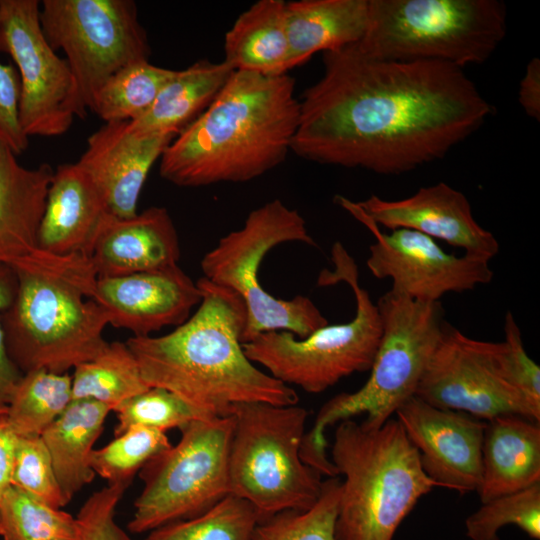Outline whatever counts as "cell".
Returning a JSON list of instances; mask_svg holds the SVG:
<instances>
[{
	"label": "cell",
	"mask_w": 540,
	"mask_h": 540,
	"mask_svg": "<svg viewBox=\"0 0 540 540\" xmlns=\"http://www.w3.org/2000/svg\"><path fill=\"white\" fill-rule=\"evenodd\" d=\"M17 437L6 414L0 416V502L11 487Z\"/></svg>",
	"instance_id": "43"
},
{
	"label": "cell",
	"mask_w": 540,
	"mask_h": 540,
	"mask_svg": "<svg viewBox=\"0 0 540 540\" xmlns=\"http://www.w3.org/2000/svg\"><path fill=\"white\" fill-rule=\"evenodd\" d=\"M284 0H259L242 12L224 38V60L234 71L287 73L289 43Z\"/></svg>",
	"instance_id": "27"
},
{
	"label": "cell",
	"mask_w": 540,
	"mask_h": 540,
	"mask_svg": "<svg viewBox=\"0 0 540 540\" xmlns=\"http://www.w3.org/2000/svg\"><path fill=\"white\" fill-rule=\"evenodd\" d=\"M504 340L498 342V360L505 380L535 409L540 410V367L524 347L520 328L512 314L504 317Z\"/></svg>",
	"instance_id": "38"
},
{
	"label": "cell",
	"mask_w": 540,
	"mask_h": 540,
	"mask_svg": "<svg viewBox=\"0 0 540 540\" xmlns=\"http://www.w3.org/2000/svg\"><path fill=\"white\" fill-rule=\"evenodd\" d=\"M4 540H78L76 517L11 486L0 502Z\"/></svg>",
	"instance_id": "32"
},
{
	"label": "cell",
	"mask_w": 540,
	"mask_h": 540,
	"mask_svg": "<svg viewBox=\"0 0 540 540\" xmlns=\"http://www.w3.org/2000/svg\"><path fill=\"white\" fill-rule=\"evenodd\" d=\"M0 51L19 71V123L24 134L55 137L84 118L72 71L46 40L37 0H0Z\"/></svg>",
	"instance_id": "13"
},
{
	"label": "cell",
	"mask_w": 540,
	"mask_h": 540,
	"mask_svg": "<svg viewBox=\"0 0 540 540\" xmlns=\"http://www.w3.org/2000/svg\"><path fill=\"white\" fill-rule=\"evenodd\" d=\"M149 388L128 345L120 341L76 366L72 376V400H95L112 411Z\"/></svg>",
	"instance_id": "28"
},
{
	"label": "cell",
	"mask_w": 540,
	"mask_h": 540,
	"mask_svg": "<svg viewBox=\"0 0 540 540\" xmlns=\"http://www.w3.org/2000/svg\"><path fill=\"white\" fill-rule=\"evenodd\" d=\"M335 202L374 236L366 265L378 279H390L394 293L435 303L448 293H462L489 283L493 271L486 259L446 252L431 237L411 229L381 231L357 202L335 196Z\"/></svg>",
	"instance_id": "15"
},
{
	"label": "cell",
	"mask_w": 540,
	"mask_h": 540,
	"mask_svg": "<svg viewBox=\"0 0 540 540\" xmlns=\"http://www.w3.org/2000/svg\"><path fill=\"white\" fill-rule=\"evenodd\" d=\"M72 401V376L37 369L24 373L6 417L17 436H41Z\"/></svg>",
	"instance_id": "30"
},
{
	"label": "cell",
	"mask_w": 540,
	"mask_h": 540,
	"mask_svg": "<svg viewBox=\"0 0 540 540\" xmlns=\"http://www.w3.org/2000/svg\"><path fill=\"white\" fill-rule=\"evenodd\" d=\"M260 520L249 502L229 493L200 515L160 526L144 540H253Z\"/></svg>",
	"instance_id": "31"
},
{
	"label": "cell",
	"mask_w": 540,
	"mask_h": 540,
	"mask_svg": "<svg viewBox=\"0 0 540 540\" xmlns=\"http://www.w3.org/2000/svg\"><path fill=\"white\" fill-rule=\"evenodd\" d=\"M287 242L317 246L302 215L274 199L252 210L241 228L221 237L201 260L203 277L233 291L245 304L242 344L260 333L277 330L301 339L328 324L310 298L297 295L284 300L262 287L258 272L263 258Z\"/></svg>",
	"instance_id": "10"
},
{
	"label": "cell",
	"mask_w": 540,
	"mask_h": 540,
	"mask_svg": "<svg viewBox=\"0 0 540 540\" xmlns=\"http://www.w3.org/2000/svg\"><path fill=\"white\" fill-rule=\"evenodd\" d=\"M333 270H323L318 286L346 283L355 297L352 320L325 325L305 338L288 331H268L242 344L247 358L282 383L321 393L342 378L368 371L381 337L377 304L361 287L355 260L340 242L332 246Z\"/></svg>",
	"instance_id": "8"
},
{
	"label": "cell",
	"mask_w": 540,
	"mask_h": 540,
	"mask_svg": "<svg viewBox=\"0 0 540 540\" xmlns=\"http://www.w3.org/2000/svg\"><path fill=\"white\" fill-rule=\"evenodd\" d=\"M115 412L118 420L114 429L115 436L134 426L163 432L172 428L181 430L196 419L214 417L205 415L176 394L160 387H150L131 397L119 405Z\"/></svg>",
	"instance_id": "36"
},
{
	"label": "cell",
	"mask_w": 540,
	"mask_h": 540,
	"mask_svg": "<svg viewBox=\"0 0 540 540\" xmlns=\"http://www.w3.org/2000/svg\"><path fill=\"white\" fill-rule=\"evenodd\" d=\"M357 46L390 61H437L464 69L487 61L507 32L498 0H368Z\"/></svg>",
	"instance_id": "7"
},
{
	"label": "cell",
	"mask_w": 540,
	"mask_h": 540,
	"mask_svg": "<svg viewBox=\"0 0 540 540\" xmlns=\"http://www.w3.org/2000/svg\"><path fill=\"white\" fill-rule=\"evenodd\" d=\"M0 140V263L12 264L37 248V233L54 170L22 166Z\"/></svg>",
	"instance_id": "23"
},
{
	"label": "cell",
	"mask_w": 540,
	"mask_h": 540,
	"mask_svg": "<svg viewBox=\"0 0 540 540\" xmlns=\"http://www.w3.org/2000/svg\"><path fill=\"white\" fill-rule=\"evenodd\" d=\"M341 480H323L317 501L307 510H285L261 519L253 540H336Z\"/></svg>",
	"instance_id": "33"
},
{
	"label": "cell",
	"mask_w": 540,
	"mask_h": 540,
	"mask_svg": "<svg viewBox=\"0 0 540 540\" xmlns=\"http://www.w3.org/2000/svg\"><path fill=\"white\" fill-rule=\"evenodd\" d=\"M376 304L381 337L368 380L357 391L327 401L301 443L302 460L322 476H338L327 455L325 430L360 414L366 415L362 424L369 428H379L391 419L415 396L445 323L440 302H419L389 290Z\"/></svg>",
	"instance_id": "6"
},
{
	"label": "cell",
	"mask_w": 540,
	"mask_h": 540,
	"mask_svg": "<svg viewBox=\"0 0 540 540\" xmlns=\"http://www.w3.org/2000/svg\"><path fill=\"white\" fill-rule=\"evenodd\" d=\"M368 0H298L286 3L289 70L317 52L359 42L368 24Z\"/></svg>",
	"instance_id": "25"
},
{
	"label": "cell",
	"mask_w": 540,
	"mask_h": 540,
	"mask_svg": "<svg viewBox=\"0 0 540 540\" xmlns=\"http://www.w3.org/2000/svg\"><path fill=\"white\" fill-rule=\"evenodd\" d=\"M537 483H540L539 422L516 414L486 421L477 489L481 503Z\"/></svg>",
	"instance_id": "22"
},
{
	"label": "cell",
	"mask_w": 540,
	"mask_h": 540,
	"mask_svg": "<svg viewBox=\"0 0 540 540\" xmlns=\"http://www.w3.org/2000/svg\"><path fill=\"white\" fill-rule=\"evenodd\" d=\"M233 427L232 414L196 419L180 430L176 445L139 471L144 487L134 502L130 532L146 533L193 518L230 493L228 461Z\"/></svg>",
	"instance_id": "11"
},
{
	"label": "cell",
	"mask_w": 540,
	"mask_h": 540,
	"mask_svg": "<svg viewBox=\"0 0 540 540\" xmlns=\"http://www.w3.org/2000/svg\"><path fill=\"white\" fill-rule=\"evenodd\" d=\"M357 204L379 227L415 230L488 261L499 252L498 240L475 220L467 197L444 182L403 199L372 195Z\"/></svg>",
	"instance_id": "18"
},
{
	"label": "cell",
	"mask_w": 540,
	"mask_h": 540,
	"mask_svg": "<svg viewBox=\"0 0 540 540\" xmlns=\"http://www.w3.org/2000/svg\"><path fill=\"white\" fill-rule=\"evenodd\" d=\"M11 486L61 509L66 504L41 436H18Z\"/></svg>",
	"instance_id": "37"
},
{
	"label": "cell",
	"mask_w": 540,
	"mask_h": 540,
	"mask_svg": "<svg viewBox=\"0 0 540 540\" xmlns=\"http://www.w3.org/2000/svg\"><path fill=\"white\" fill-rule=\"evenodd\" d=\"M518 101L530 118L540 119V60L533 58L527 64L520 81Z\"/></svg>",
	"instance_id": "42"
},
{
	"label": "cell",
	"mask_w": 540,
	"mask_h": 540,
	"mask_svg": "<svg viewBox=\"0 0 540 540\" xmlns=\"http://www.w3.org/2000/svg\"><path fill=\"white\" fill-rule=\"evenodd\" d=\"M415 396L484 421L505 414L540 420V410L505 380L498 342L471 338L446 321Z\"/></svg>",
	"instance_id": "14"
},
{
	"label": "cell",
	"mask_w": 540,
	"mask_h": 540,
	"mask_svg": "<svg viewBox=\"0 0 540 540\" xmlns=\"http://www.w3.org/2000/svg\"><path fill=\"white\" fill-rule=\"evenodd\" d=\"M19 97L20 82L15 68L0 63V140L16 155L29 145L19 123Z\"/></svg>",
	"instance_id": "40"
},
{
	"label": "cell",
	"mask_w": 540,
	"mask_h": 540,
	"mask_svg": "<svg viewBox=\"0 0 540 540\" xmlns=\"http://www.w3.org/2000/svg\"><path fill=\"white\" fill-rule=\"evenodd\" d=\"M16 288L17 278L13 268L0 263V416L6 414L13 392L23 375L9 356L1 322L2 314L13 301Z\"/></svg>",
	"instance_id": "41"
},
{
	"label": "cell",
	"mask_w": 540,
	"mask_h": 540,
	"mask_svg": "<svg viewBox=\"0 0 540 540\" xmlns=\"http://www.w3.org/2000/svg\"><path fill=\"white\" fill-rule=\"evenodd\" d=\"M233 71L225 61L214 63L208 59L176 70L150 108L128 122L129 130L141 137L175 138L210 105Z\"/></svg>",
	"instance_id": "24"
},
{
	"label": "cell",
	"mask_w": 540,
	"mask_h": 540,
	"mask_svg": "<svg viewBox=\"0 0 540 540\" xmlns=\"http://www.w3.org/2000/svg\"><path fill=\"white\" fill-rule=\"evenodd\" d=\"M515 525L535 540L540 538V483L481 503L465 521L470 540H500L499 531Z\"/></svg>",
	"instance_id": "35"
},
{
	"label": "cell",
	"mask_w": 540,
	"mask_h": 540,
	"mask_svg": "<svg viewBox=\"0 0 540 540\" xmlns=\"http://www.w3.org/2000/svg\"><path fill=\"white\" fill-rule=\"evenodd\" d=\"M108 213L96 187L77 163L58 165L37 233V248L53 254H89Z\"/></svg>",
	"instance_id": "21"
},
{
	"label": "cell",
	"mask_w": 540,
	"mask_h": 540,
	"mask_svg": "<svg viewBox=\"0 0 540 540\" xmlns=\"http://www.w3.org/2000/svg\"><path fill=\"white\" fill-rule=\"evenodd\" d=\"M330 460L344 477L336 540H392L418 500L438 487L397 419L379 428L338 422Z\"/></svg>",
	"instance_id": "5"
},
{
	"label": "cell",
	"mask_w": 540,
	"mask_h": 540,
	"mask_svg": "<svg viewBox=\"0 0 540 540\" xmlns=\"http://www.w3.org/2000/svg\"><path fill=\"white\" fill-rule=\"evenodd\" d=\"M395 415L418 450L424 472L438 487L459 493L477 491L486 421L435 407L417 396Z\"/></svg>",
	"instance_id": "16"
},
{
	"label": "cell",
	"mask_w": 540,
	"mask_h": 540,
	"mask_svg": "<svg viewBox=\"0 0 540 540\" xmlns=\"http://www.w3.org/2000/svg\"><path fill=\"white\" fill-rule=\"evenodd\" d=\"M171 447L165 432L142 426L125 430L107 445L93 449L90 465L109 484L130 485L153 457Z\"/></svg>",
	"instance_id": "34"
},
{
	"label": "cell",
	"mask_w": 540,
	"mask_h": 540,
	"mask_svg": "<svg viewBox=\"0 0 540 540\" xmlns=\"http://www.w3.org/2000/svg\"><path fill=\"white\" fill-rule=\"evenodd\" d=\"M10 266L17 288L1 322L9 356L22 374L67 373L103 352L109 319L93 299L98 276L88 255L36 248Z\"/></svg>",
	"instance_id": "4"
},
{
	"label": "cell",
	"mask_w": 540,
	"mask_h": 540,
	"mask_svg": "<svg viewBox=\"0 0 540 540\" xmlns=\"http://www.w3.org/2000/svg\"><path fill=\"white\" fill-rule=\"evenodd\" d=\"M111 411L95 400H72L41 434L66 504L95 478L90 455Z\"/></svg>",
	"instance_id": "26"
},
{
	"label": "cell",
	"mask_w": 540,
	"mask_h": 540,
	"mask_svg": "<svg viewBox=\"0 0 540 540\" xmlns=\"http://www.w3.org/2000/svg\"><path fill=\"white\" fill-rule=\"evenodd\" d=\"M295 79L233 71L210 105L166 147L159 173L180 187L253 180L291 151L300 114Z\"/></svg>",
	"instance_id": "3"
},
{
	"label": "cell",
	"mask_w": 540,
	"mask_h": 540,
	"mask_svg": "<svg viewBox=\"0 0 540 540\" xmlns=\"http://www.w3.org/2000/svg\"><path fill=\"white\" fill-rule=\"evenodd\" d=\"M175 71L153 65L149 60L130 63L102 84L89 110L105 123L134 121L150 108Z\"/></svg>",
	"instance_id": "29"
},
{
	"label": "cell",
	"mask_w": 540,
	"mask_h": 540,
	"mask_svg": "<svg viewBox=\"0 0 540 540\" xmlns=\"http://www.w3.org/2000/svg\"><path fill=\"white\" fill-rule=\"evenodd\" d=\"M299 105L292 152L382 175L443 158L493 112L464 69L381 60L356 43L323 52V73Z\"/></svg>",
	"instance_id": "1"
},
{
	"label": "cell",
	"mask_w": 540,
	"mask_h": 540,
	"mask_svg": "<svg viewBox=\"0 0 540 540\" xmlns=\"http://www.w3.org/2000/svg\"><path fill=\"white\" fill-rule=\"evenodd\" d=\"M230 414V493L249 502L261 519L313 506L323 480L300 455L306 409L254 402L235 405Z\"/></svg>",
	"instance_id": "9"
},
{
	"label": "cell",
	"mask_w": 540,
	"mask_h": 540,
	"mask_svg": "<svg viewBox=\"0 0 540 540\" xmlns=\"http://www.w3.org/2000/svg\"><path fill=\"white\" fill-rule=\"evenodd\" d=\"M197 310L162 336L126 341L143 380L179 396L207 416L230 415L235 405L298 404L296 391L251 362L242 347L246 307L233 291L202 277Z\"/></svg>",
	"instance_id": "2"
},
{
	"label": "cell",
	"mask_w": 540,
	"mask_h": 540,
	"mask_svg": "<svg viewBox=\"0 0 540 540\" xmlns=\"http://www.w3.org/2000/svg\"><path fill=\"white\" fill-rule=\"evenodd\" d=\"M172 136H137L128 121L108 122L87 139V147L76 162L99 192L109 214L130 218L154 165Z\"/></svg>",
	"instance_id": "19"
},
{
	"label": "cell",
	"mask_w": 540,
	"mask_h": 540,
	"mask_svg": "<svg viewBox=\"0 0 540 540\" xmlns=\"http://www.w3.org/2000/svg\"><path fill=\"white\" fill-rule=\"evenodd\" d=\"M40 24L52 49L64 52L85 111L111 75L151 54L132 0H44Z\"/></svg>",
	"instance_id": "12"
},
{
	"label": "cell",
	"mask_w": 540,
	"mask_h": 540,
	"mask_svg": "<svg viewBox=\"0 0 540 540\" xmlns=\"http://www.w3.org/2000/svg\"><path fill=\"white\" fill-rule=\"evenodd\" d=\"M128 486L109 484L84 502L76 516L78 540H132L114 519L116 507Z\"/></svg>",
	"instance_id": "39"
},
{
	"label": "cell",
	"mask_w": 540,
	"mask_h": 540,
	"mask_svg": "<svg viewBox=\"0 0 540 540\" xmlns=\"http://www.w3.org/2000/svg\"><path fill=\"white\" fill-rule=\"evenodd\" d=\"M201 298L197 283L176 265L98 278L93 299L106 311L109 325L145 337L184 323Z\"/></svg>",
	"instance_id": "17"
},
{
	"label": "cell",
	"mask_w": 540,
	"mask_h": 540,
	"mask_svg": "<svg viewBox=\"0 0 540 540\" xmlns=\"http://www.w3.org/2000/svg\"><path fill=\"white\" fill-rule=\"evenodd\" d=\"M180 244L165 207L153 206L130 218L107 213L89 258L98 278L161 270L178 265Z\"/></svg>",
	"instance_id": "20"
}]
</instances>
